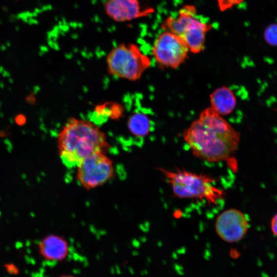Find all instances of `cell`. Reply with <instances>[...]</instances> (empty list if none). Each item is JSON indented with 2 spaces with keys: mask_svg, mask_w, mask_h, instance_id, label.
<instances>
[{
  "mask_svg": "<svg viewBox=\"0 0 277 277\" xmlns=\"http://www.w3.org/2000/svg\"><path fill=\"white\" fill-rule=\"evenodd\" d=\"M4 143L7 146L8 151L10 152L12 149V145L11 142L8 139H5L4 140Z\"/></svg>",
  "mask_w": 277,
  "mask_h": 277,
  "instance_id": "ac0fdd59",
  "label": "cell"
},
{
  "mask_svg": "<svg viewBox=\"0 0 277 277\" xmlns=\"http://www.w3.org/2000/svg\"><path fill=\"white\" fill-rule=\"evenodd\" d=\"M196 9L193 5L185 6L176 16L168 17L162 24V28L180 36L185 27L196 15Z\"/></svg>",
  "mask_w": 277,
  "mask_h": 277,
  "instance_id": "7c38bea8",
  "label": "cell"
},
{
  "mask_svg": "<svg viewBox=\"0 0 277 277\" xmlns=\"http://www.w3.org/2000/svg\"><path fill=\"white\" fill-rule=\"evenodd\" d=\"M76 168L77 180L86 189H93L105 184L114 173L112 161L102 151L89 155Z\"/></svg>",
  "mask_w": 277,
  "mask_h": 277,
  "instance_id": "5b68a950",
  "label": "cell"
},
{
  "mask_svg": "<svg viewBox=\"0 0 277 277\" xmlns=\"http://www.w3.org/2000/svg\"><path fill=\"white\" fill-rule=\"evenodd\" d=\"M4 68L2 66H0V72L2 73L4 71Z\"/></svg>",
  "mask_w": 277,
  "mask_h": 277,
  "instance_id": "44dd1931",
  "label": "cell"
},
{
  "mask_svg": "<svg viewBox=\"0 0 277 277\" xmlns=\"http://www.w3.org/2000/svg\"><path fill=\"white\" fill-rule=\"evenodd\" d=\"M219 6L222 10L229 8L238 4L244 0H217Z\"/></svg>",
  "mask_w": 277,
  "mask_h": 277,
  "instance_id": "2e32d148",
  "label": "cell"
},
{
  "mask_svg": "<svg viewBox=\"0 0 277 277\" xmlns=\"http://www.w3.org/2000/svg\"><path fill=\"white\" fill-rule=\"evenodd\" d=\"M188 52L182 38L167 31L159 35L152 48V56L162 68H178L186 61Z\"/></svg>",
  "mask_w": 277,
  "mask_h": 277,
  "instance_id": "8992f818",
  "label": "cell"
},
{
  "mask_svg": "<svg viewBox=\"0 0 277 277\" xmlns=\"http://www.w3.org/2000/svg\"><path fill=\"white\" fill-rule=\"evenodd\" d=\"M59 154L68 168L76 167L92 153L105 152L109 143L105 133L93 122L71 117L57 134Z\"/></svg>",
  "mask_w": 277,
  "mask_h": 277,
  "instance_id": "7a4b0ae2",
  "label": "cell"
},
{
  "mask_svg": "<svg viewBox=\"0 0 277 277\" xmlns=\"http://www.w3.org/2000/svg\"><path fill=\"white\" fill-rule=\"evenodd\" d=\"M2 73L3 74V76L5 77H8L10 75V74H8V72L5 70H4Z\"/></svg>",
  "mask_w": 277,
  "mask_h": 277,
  "instance_id": "d6986e66",
  "label": "cell"
},
{
  "mask_svg": "<svg viewBox=\"0 0 277 277\" xmlns=\"http://www.w3.org/2000/svg\"><path fill=\"white\" fill-rule=\"evenodd\" d=\"M0 215H1V212H0Z\"/></svg>",
  "mask_w": 277,
  "mask_h": 277,
  "instance_id": "7402d4cb",
  "label": "cell"
},
{
  "mask_svg": "<svg viewBox=\"0 0 277 277\" xmlns=\"http://www.w3.org/2000/svg\"><path fill=\"white\" fill-rule=\"evenodd\" d=\"M39 253L43 258L50 262H62L68 257L70 247L64 238L56 235H50L38 243Z\"/></svg>",
  "mask_w": 277,
  "mask_h": 277,
  "instance_id": "30bf717a",
  "label": "cell"
},
{
  "mask_svg": "<svg viewBox=\"0 0 277 277\" xmlns=\"http://www.w3.org/2000/svg\"><path fill=\"white\" fill-rule=\"evenodd\" d=\"M95 114L103 119L116 121L122 118L125 113L124 106L116 102H106L96 105L94 109Z\"/></svg>",
  "mask_w": 277,
  "mask_h": 277,
  "instance_id": "5bb4252c",
  "label": "cell"
},
{
  "mask_svg": "<svg viewBox=\"0 0 277 277\" xmlns=\"http://www.w3.org/2000/svg\"><path fill=\"white\" fill-rule=\"evenodd\" d=\"M210 107L222 116L231 114L236 105L233 92L228 87L222 86L210 94Z\"/></svg>",
  "mask_w": 277,
  "mask_h": 277,
  "instance_id": "8fae6325",
  "label": "cell"
},
{
  "mask_svg": "<svg viewBox=\"0 0 277 277\" xmlns=\"http://www.w3.org/2000/svg\"><path fill=\"white\" fill-rule=\"evenodd\" d=\"M103 8L106 15L117 23L132 21L153 12L152 8H143L139 0H104Z\"/></svg>",
  "mask_w": 277,
  "mask_h": 277,
  "instance_id": "ba28073f",
  "label": "cell"
},
{
  "mask_svg": "<svg viewBox=\"0 0 277 277\" xmlns=\"http://www.w3.org/2000/svg\"><path fill=\"white\" fill-rule=\"evenodd\" d=\"M160 169L178 197L200 199L215 204L223 194L213 185V179L206 175L186 170Z\"/></svg>",
  "mask_w": 277,
  "mask_h": 277,
  "instance_id": "277c9868",
  "label": "cell"
},
{
  "mask_svg": "<svg viewBox=\"0 0 277 277\" xmlns=\"http://www.w3.org/2000/svg\"><path fill=\"white\" fill-rule=\"evenodd\" d=\"M127 128L130 134L142 138L148 135L151 131V122L148 116L142 112H135L129 117Z\"/></svg>",
  "mask_w": 277,
  "mask_h": 277,
  "instance_id": "4fadbf2b",
  "label": "cell"
},
{
  "mask_svg": "<svg viewBox=\"0 0 277 277\" xmlns=\"http://www.w3.org/2000/svg\"><path fill=\"white\" fill-rule=\"evenodd\" d=\"M266 41L270 45L277 46V24L267 27L264 33Z\"/></svg>",
  "mask_w": 277,
  "mask_h": 277,
  "instance_id": "9a60e30c",
  "label": "cell"
},
{
  "mask_svg": "<svg viewBox=\"0 0 277 277\" xmlns=\"http://www.w3.org/2000/svg\"><path fill=\"white\" fill-rule=\"evenodd\" d=\"M211 28V24L204 22L195 15L185 27L180 37L189 51L199 53L204 49L206 35Z\"/></svg>",
  "mask_w": 277,
  "mask_h": 277,
  "instance_id": "9c48e42d",
  "label": "cell"
},
{
  "mask_svg": "<svg viewBox=\"0 0 277 277\" xmlns=\"http://www.w3.org/2000/svg\"><path fill=\"white\" fill-rule=\"evenodd\" d=\"M271 229L273 233L277 236V213L271 219Z\"/></svg>",
  "mask_w": 277,
  "mask_h": 277,
  "instance_id": "e0dca14e",
  "label": "cell"
},
{
  "mask_svg": "<svg viewBox=\"0 0 277 277\" xmlns=\"http://www.w3.org/2000/svg\"><path fill=\"white\" fill-rule=\"evenodd\" d=\"M57 277H76V276L73 275H70V274H64V275H61L60 276H58Z\"/></svg>",
  "mask_w": 277,
  "mask_h": 277,
  "instance_id": "ffe728a7",
  "label": "cell"
},
{
  "mask_svg": "<svg viewBox=\"0 0 277 277\" xmlns=\"http://www.w3.org/2000/svg\"><path fill=\"white\" fill-rule=\"evenodd\" d=\"M106 62L110 75L131 82L139 80L151 65L150 57L133 43H123L113 47Z\"/></svg>",
  "mask_w": 277,
  "mask_h": 277,
  "instance_id": "3957f363",
  "label": "cell"
},
{
  "mask_svg": "<svg viewBox=\"0 0 277 277\" xmlns=\"http://www.w3.org/2000/svg\"><path fill=\"white\" fill-rule=\"evenodd\" d=\"M249 226L246 215L239 210L229 209L219 215L215 223V231L224 241L234 243L246 234Z\"/></svg>",
  "mask_w": 277,
  "mask_h": 277,
  "instance_id": "52a82bcc",
  "label": "cell"
},
{
  "mask_svg": "<svg viewBox=\"0 0 277 277\" xmlns=\"http://www.w3.org/2000/svg\"><path fill=\"white\" fill-rule=\"evenodd\" d=\"M183 135L193 154L209 162L230 160L240 141L239 132L211 107L202 111Z\"/></svg>",
  "mask_w": 277,
  "mask_h": 277,
  "instance_id": "6da1fadb",
  "label": "cell"
}]
</instances>
